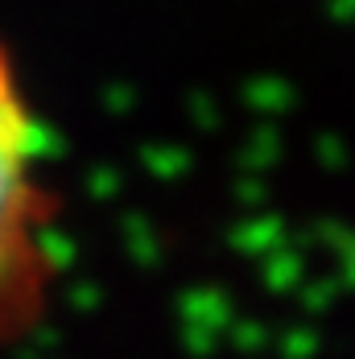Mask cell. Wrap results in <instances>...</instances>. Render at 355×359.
Wrapping results in <instances>:
<instances>
[{
    "instance_id": "cell-1",
    "label": "cell",
    "mask_w": 355,
    "mask_h": 359,
    "mask_svg": "<svg viewBox=\"0 0 355 359\" xmlns=\"http://www.w3.org/2000/svg\"><path fill=\"white\" fill-rule=\"evenodd\" d=\"M58 182L29 83L0 41V347H17L50 318L58 256Z\"/></svg>"
}]
</instances>
